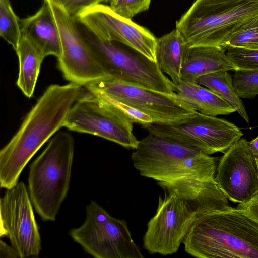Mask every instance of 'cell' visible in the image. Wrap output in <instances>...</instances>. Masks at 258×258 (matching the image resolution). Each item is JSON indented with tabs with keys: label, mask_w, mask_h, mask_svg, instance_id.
Here are the masks:
<instances>
[{
	"label": "cell",
	"mask_w": 258,
	"mask_h": 258,
	"mask_svg": "<svg viewBox=\"0 0 258 258\" xmlns=\"http://www.w3.org/2000/svg\"><path fill=\"white\" fill-rule=\"evenodd\" d=\"M226 50L236 69L258 71V49L229 47Z\"/></svg>",
	"instance_id": "obj_25"
},
{
	"label": "cell",
	"mask_w": 258,
	"mask_h": 258,
	"mask_svg": "<svg viewBox=\"0 0 258 258\" xmlns=\"http://www.w3.org/2000/svg\"><path fill=\"white\" fill-rule=\"evenodd\" d=\"M78 22L99 39L124 44L156 62L157 38L147 29L101 3L83 12Z\"/></svg>",
	"instance_id": "obj_14"
},
{
	"label": "cell",
	"mask_w": 258,
	"mask_h": 258,
	"mask_svg": "<svg viewBox=\"0 0 258 258\" xmlns=\"http://www.w3.org/2000/svg\"><path fill=\"white\" fill-rule=\"evenodd\" d=\"M74 152L71 135L59 132L30 166L28 190L35 211L43 221L55 220L68 194Z\"/></svg>",
	"instance_id": "obj_4"
},
{
	"label": "cell",
	"mask_w": 258,
	"mask_h": 258,
	"mask_svg": "<svg viewBox=\"0 0 258 258\" xmlns=\"http://www.w3.org/2000/svg\"><path fill=\"white\" fill-rule=\"evenodd\" d=\"M63 9L75 19L89 8L102 2V0H49Z\"/></svg>",
	"instance_id": "obj_27"
},
{
	"label": "cell",
	"mask_w": 258,
	"mask_h": 258,
	"mask_svg": "<svg viewBox=\"0 0 258 258\" xmlns=\"http://www.w3.org/2000/svg\"><path fill=\"white\" fill-rule=\"evenodd\" d=\"M111 0H102V2H105V3H107V2H109L111 1Z\"/></svg>",
	"instance_id": "obj_31"
},
{
	"label": "cell",
	"mask_w": 258,
	"mask_h": 258,
	"mask_svg": "<svg viewBox=\"0 0 258 258\" xmlns=\"http://www.w3.org/2000/svg\"><path fill=\"white\" fill-rule=\"evenodd\" d=\"M188 49L176 29L156 39V62L175 85L181 80V70Z\"/></svg>",
	"instance_id": "obj_19"
},
{
	"label": "cell",
	"mask_w": 258,
	"mask_h": 258,
	"mask_svg": "<svg viewBox=\"0 0 258 258\" xmlns=\"http://www.w3.org/2000/svg\"><path fill=\"white\" fill-rule=\"evenodd\" d=\"M151 0H111L110 7L117 14L131 19L136 15L147 10Z\"/></svg>",
	"instance_id": "obj_26"
},
{
	"label": "cell",
	"mask_w": 258,
	"mask_h": 258,
	"mask_svg": "<svg viewBox=\"0 0 258 258\" xmlns=\"http://www.w3.org/2000/svg\"><path fill=\"white\" fill-rule=\"evenodd\" d=\"M83 92L70 82L48 86L24 119L10 141L0 151V186H15L27 163L61 127Z\"/></svg>",
	"instance_id": "obj_1"
},
{
	"label": "cell",
	"mask_w": 258,
	"mask_h": 258,
	"mask_svg": "<svg viewBox=\"0 0 258 258\" xmlns=\"http://www.w3.org/2000/svg\"><path fill=\"white\" fill-rule=\"evenodd\" d=\"M249 147L256 158H258V136L249 142Z\"/></svg>",
	"instance_id": "obj_30"
},
{
	"label": "cell",
	"mask_w": 258,
	"mask_h": 258,
	"mask_svg": "<svg viewBox=\"0 0 258 258\" xmlns=\"http://www.w3.org/2000/svg\"><path fill=\"white\" fill-rule=\"evenodd\" d=\"M173 91L177 97L195 111L207 115H227L236 111L219 95L196 82L181 80L174 84Z\"/></svg>",
	"instance_id": "obj_18"
},
{
	"label": "cell",
	"mask_w": 258,
	"mask_h": 258,
	"mask_svg": "<svg viewBox=\"0 0 258 258\" xmlns=\"http://www.w3.org/2000/svg\"><path fill=\"white\" fill-rule=\"evenodd\" d=\"M47 1L59 32L62 54L58 58V66L64 78L81 86L110 78L96 59L76 19L60 7Z\"/></svg>",
	"instance_id": "obj_12"
},
{
	"label": "cell",
	"mask_w": 258,
	"mask_h": 258,
	"mask_svg": "<svg viewBox=\"0 0 258 258\" xmlns=\"http://www.w3.org/2000/svg\"><path fill=\"white\" fill-rule=\"evenodd\" d=\"M144 127L149 133L171 138L210 155L224 153L243 135L233 123L198 112L176 121L153 122Z\"/></svg>",
	"instance_id": "obj_10"
},
{
	"label": "cell",
	"mask_w": 258,
	"mask_h": 258,
	"mask_svg": "<svg viewBox=\"0 0 258 258\" xmlns=\"http://www.w3.org/2000/svg\"><path fill=\"white\" fill-rule=\"evenodd\" d=\"M86 90L101 94L149 116L154 122L169 123L195 114L175 93L168 94L108 78L85 86Z\"/></svg>",
	"instance_id": "obj_11"
},
{
	"label": "cell",
	"mask_w": 258,
	"mask_h": 258,
	"mask_svg": "<svg viewBox=\"0 0 258 258\" xmlns=\"http://www.w3.org/2000/svg\"><path fill=\"white\" fill-rule=\"evenodd\" d=\"M22 36L28 39L46 57L59 58L62 49L59 32L49 2L44 0L34 15L20 20Z\"/></svg>",
	"instance_id": "obj_16"
},
{
	"label": "cell",
	"mask_w": 258,
	"mask_h": 258,
	"mask_svg": "<svg viewBox=\"0 0 258 258\" xmlns=\"http://www.w3.org/2000/svg\"><path fill=\"white\" fill-rule=\"evenodd\" d=\"M82 26L80 30L86 41L110 78L162 93H174V83L156 62L119 42L101 40Z\"/></svg>",
	"instance_id": "obj_7"
},
{
	"label": "cell",
	"mask_w": 258,
	"mask_h": 258,
	"mask_svg": "<svg viewBox=\"0 0 258 258\" xmlns=\"http://www.w3.org/2000/svg\"><path fill=\"white\" fill-rule=\"evenodd\" d=\"M135 150L131 159L142 176L165 183L215 181L219 158L197 148L149 133Z\"/></svg>",
	"instance_id": "obj_3"
},
{
	"label": "cell",
	"mask_w": 258,
	"mask_h": 258,
	"mask_svg": "<svg viewBox=\"0 0 258 258\" xmlns=\"http://www.w3.org/2000/svg\"><path fill=\"white\" fill-rule=\"evenodd\" d=\"M28 188L22 182L0 200V236L7 237L19 258L37 257L41 241Z\"/></svg>",
	"instance_id": "obj_13"
},
{
	"label": "cell",
	"mask_w": 258,
	"mask_h": 258,
	"mask_svg": "<svg viewBox=\"0 0 258 258\" xmlns=\"http://www.w3.org/2000/svg\"><path fill=\"white\" fill-rule=\"evenodd\" d=\"M16 52L19 64L16 84L23 94L30 98L33 95L45 57L28 39L22 36Z\"/></svg>",
	"instance_id": "obj_20"
},
{
	"label": "cell",
	"mask_w": 258,
	"mask_h": 258,
	"mask_svg": "<svg viewBox=\"0 0 258 258\" xmlns=\"http://www.w3.org/2000/svg\"><path fill=\"white\" fill-rule=\"evenodd\" d=\"M154 216L147 224L143 247L149 253H176L197 216L209 211L201 201L180 191L162 187Z\"/></svg>",
	"instance_id": "obj_6"
},
{
	"label": "cell",
	"mask_w": 258,
	"mask_h": 258,
	"mask_svg": "<svg viewBox=\"0 0 258 258\" xmlns=\"http://www.w3.org/2000/svg\"><path fill=\"white\" fill-rule=\"evenodd\" d=\"M0 257L19 258V256L11 245L9 246L1 240L0 241Z\"/></svg>",
	"instance_id": "obj_29"
},
{
	"label": "cell",
	"mask_w": 258,
	"mask_h": 258,
	"mask_svg": "<svg viewBox=\"0 0 258 258\" xmlns=\"http://www.w3.org/2000/svg\"><path fill=\"white\" fill-rule=\"evenodd\" d=\"M133 123L107 97L86 90L82 92L70 109L63 126L135 149L139 141L133 133Z\"/></svg>",
	"instance_id": "obj_8"
},
{
	"label": "cell",
	"mask_w": 258,
	"mask_h": 258,
	"mask_svg": "<svg viewBox=\"0 0 258 258\" xmlns=\"http://www.w3.org/2000/svg\"><path fill=\"white\" fill-rule=\"evenodd\" d=\"M258 49V15L242 24L222 47Z\"/></svg>",
	"instance_id": "obj_23"
},
{
	"label": "cell",
	"mask_w": 258,
	"mask_h": 258,
	"mask_svg": "<svg viewBox=\"0 0 258 258\" xmlns=\"http://www.w3.org/2000/svg\"><path fill=\"white\" fill-rule=\"evenodd\" d=\"M196 83L219 95L234 107L247 123L249 122L245 107L235 91L233 78L228 71H219L202 75L197 79Z\"/></svg>",
	"instance_id": "obj_21"
},
{
	"label": "cell",
	"mask_w": 258,
	"mask_h": 258,
	"mask_svg": "<svg viewBox=\"0 0 258 258\" xmlns=\"http://www.w3.org/2000/svg\"><path fill=\"white\" fill-rule=\"evenodd\" d=\"M0 35L16 51L22 33L20 20L9 0H0Z\"/></svg>",
	"instance_id": "obj_22"
},
{
	"label": "cell",
	"mask_w": 258,
	"mask_h": 258,
	"mask_svg": "<svg viewBox=\"0 0 258 258\" xmlns=\"http://www.w3.org/2000/svg\"><path fill=\"white\" fill-rule=\"evenodd\" d=\"M86 219L69 232L72 239L96 258H143L126 222L110 216L94 201L86 207Z\"/></svg>",
	"instance_id": "obj_9"
},
{
	"label": "cell",
	"mask_w": 258,
	"mask_h": 258,
	"mask_svg": "<svg viewBox=\"0 0 258 258\" xmlns=\"http://www.w3.org/2000/svg\"><path fill=\"white\" fill-rule=\"evenodd\" d=\"M215 181L228 200L247 202L258 192V167L249 142L241 138L219 158Z\"/></svg>",
	"instance_id": "obj_15"
},
{
	"label": "cell",
	"mask_w": 258,
	"mask_h": 258,
	"mask_svg": "<svg viewBox=\"0 0 258 258\" xmlns=\"http://www.w3.org/2000/svg\"><path fill=\"white\" fill-rule=\"evenodd\" d=\"M257 15L258 2L253 0H196L175 29L189 48L223 47L242 24Z\"/></svg>",
	"instance_id": "obj_5"
},
{
	"label": "cell",
	"mask_w": 258,
	"mask_h": 258,
	"mask_svg": "<svg viewBox=\"0 0 258 258\" xmlns=\"http://www.w3.org/2000/svg\"><path fill=\"white\" fill-rule=\"evenodd\" d=\"M253 1H256V2H258V0H253Z\"/></svg>",
	"instance_id": "obj_32"
},
{
	"label": "cell",
	"mask_w": 258,
	"mask_h": 258,
	"mask_svg": "<svg viewBox=\"0 0 258 258\" xmlns=\"http://www.w3.org/2000/svg\"><path fill=\"white\" fill-rule=\"evenodd\" d=\"M233 77L237 95L243 99H251L258 95V71L236 69Z\"/></svg>",
	"instance_id": "obj_24"
},
{
	"label": "cell",
	"mask_w": 258,
	"mask_h": 258,
	"mask_svg": "<svg viewBox=\"0 0 258 258\" xmlns=\"http://www.w3.org/2000/svg\"><path fill=\"white\" fill-rule=\"evenodd\" d=\"M220 46H197L189 48L181 70V80L196 82L205 74L236 69Z\"/></svg>",
	"instance_id": "obj_17"
},
{
	"label": "cell",
	"mask_w": 258,
	"mask_h": 258,
	"mask_svg": "<svg viewBox=\"0 0 258 258\" xmlns=\"http://www.w3.org/2000/svg\"><path fill=\"white\" fill-rule=\"evenodd\" d=\"M183 243L198 258H258V223L236 207L198 215Z\"/></svg>",
	"instance_id": "obj_2"
},
{
	"label": "cell",
	"mask_w": 258,
	"mask_h": 258,
	"mask_svg": "<svg viewBox=\"0 0 258 258\" xmlns=\"http://www.w3.org/2000/svg\"><path fill=\"white\" fill-rule=\"evenodd\" d=\"M256 161L258 167V158ZM236 207L258 223V192L247 202L238 204Z\"/></svg>",
	"instance_id": "obj_28"
}]
</instances>
